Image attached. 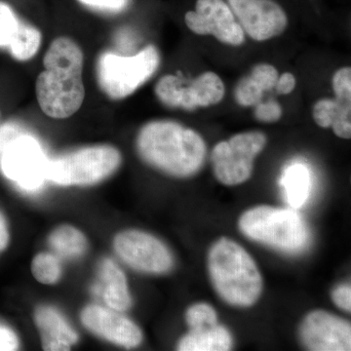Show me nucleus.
Returning a JSON list of instances; mask_svg holds the SVG:
<instances>
[{
    "label": "nucleus",
    "mask_w": 351,
    "mask_h": 351,
    "mask_svg": "<svg viewBox=\"0 0 351 351\" xmlns=\"http://www.w3.org/2000/svg\"><path fill=\"white\" fill-rule=\"evenodd\" d=\"M244 34L257 41L280 36L287 27V15L274 0H228Z\"/></svg>",
    "instance_id": "nucleus-11"
},
{
    "label": "nucleus",
    "mask_w": 351,
    "mask_h": 351,
    "mask_svg": "<svg viewBox=\"0 0 351 351\" xmlns=\"http://www.w3.org/2000/svg\"><path fill=\"white\" fill-rule=\"evenodd\" d=\"M32 272L39 283L53 285L61 278V263L56 256L49 253H40L32 260Z\"/></svg>",
    "instance_id": "nucleus-22"
},
{
    "label": "nucleus",
    "mask_w": 351,
    "mask_h": 351,
    "mask_svg": "<svg viewBox=\"0 0 351 351\" xmlns=\"http://www.w3.org/2000/svg\"><path fill=\"white\" fill-rule=\"evenodd\" d=\"M184 21L191 32L213 36L228 45H241L245 34L230 7L223 0H197L195 11H189Z\"/></svg>",
    "instance_id": "nucleus-10"
},
{
    "label": "nucleus",
    "mask_w": 351,
    "mask_h": 351,
    "mask_svg": "<svg viewBox=\"0 0 351 351\" xmlns=\"http://www.w3.org/2000/svg\"><path fill=\"white\" fill-rule=\"evenodd\" d=\"M280 186H282L286 201L293 209L304 206L313 186L311 170L304 163L291 164L283 171Z\"/></svg>",
    "instance_id": "nucleus-20"
},
{
    "label": "nucleus",
    "mask_w": 351,
    "mask_h": 351,
    "mask_svg": "<svg viewBox=\"0 0 351 351\" xmlns=\"http://www.w3.org/2000/svg\"><path fill=\"white\" fill-rule=\"evenodd\" d=\"M265 92L261 85L249 75L240 80L235 88V100L242 107H252L260 103Z\"/></svg>",
    "instance_id": "nucleus-23"
},
{
    "label": "nucleus",
    "mask_w": 351,
    "mask_h": 351,
    "mask_svg": "<svg viewBox=\"0 0 351 351\" xmlns=\"http://www.w3.org/2000/svg\"><path fill=\"white\" fill-rule=\"evenodd\" d=\"M300 335L302 343L313 351H350V322L326 311H315L302 321Z\"/></svg>",
    "instance_id": "nucleus-13"
},
{
    "label": "nucleus",
    "mask_w": 351,
    "mask_h": 351,
    "mask_svg": "<svg viewBox=\"0 0 351 351\" xmlns=\"http://www.w3.org/2000/svg\"><path fill=\"white\" fill-rule=\"evenodd\" d=\"M295 86V76L290 73H283L280 78L277 80L276 88L279 94H290Z\"/></svg>",
    "instance_id": "nucleus-30"
},
{
    "label": "nucleus",
    "mask_w": 351,
    "mask_h": 351,
    "mask_svg": "<svg viewBox=\"0 0 351 351\" xmlns=\"http://www.w3.org/2000/svg\"><path fill=\"white\" fill-rule=\"evenodd\" d=\"M9 239L10 235H9L8 225H7L5 217L0 212V253L5 250L8 246Z\"/></svg>",
    "instance_id": "nucleus-31"
},
{
    "label": "nucleus",
    "mask_w": 351,
    "mask_h": 351,
    "mask_svg": "<svg viewBox=\"0 0 351 351\" xmlns=\"http://www.w3.org/2000/svg\"><path fill=\"white\" fill-rule=\"evenodd\" d=\"M225 92L223 80L212 71L202 73L189 86L175 75L164 85L162 101L168 108L195 110L197 108L217 105L223 100Z\"/></svg>",
    "instance_id": "nucleus-12"
},
{
    "label": "nucleus",
    "mask_w": 351,
    "mask_h": 351,
    "mask_svg": "<svg viewBox=\"0 0 351 351\" xmlns=\"http://www.w3.org/2000/svg\"><path fill=\"white\" fill-rule=\"evenodd\" d=\"M117 255L134 269L145 274H165L172 269V254L160 241L140 230H124L115 237Z\"/></svg>",
    "instance_id": "nucleus-9"
},
{
    "label": "nucleus",
    "mask_w": 351,
    "mask_h": 351,
    "mask_svg": "<svg viewBox=\"0 0 351 351\" xmlns=\"http://www.w3.org/2000/svg\"><path fill=\"white\" fill-rule=\"evenodd\" d=\"M232 338L225 327L217 324L191 328L178 346L181 351H226L232 350Z\"/></svg>",
    "instance_id": "nucleus-18"
},
{
    "label": "nucleus",
    "mask_w": 351,
    "mask_h": 351,
    "mask_svg": "<svg viewBox=\"0 0 351 351\" xmlns=\"http://www.w3.org/2000/svg\"><path fill=\"white\" fill-rule=\"evenodd\" d=\"M43 34L24 22L12 7L0 1V48L8 50L14 59L29 61L40 48Z\"/></svg>",
    "instance_id": "nucleus-15"
},
{
    "label": "nucleus",
    "mask_w": 351,
    "mask_h": 351,
    "mask_svg": "<svg viewBox=\"0 0 351 351\" xmlns=\"http://www.w3.org/2000/svg\"><path fill=\"white\" fill-rule=\"evenodd\" d=\"M239 226L254 241L288 254L301 253L311 240L308 226L294 209L254 207L240 217Z\"/></svg>",
    "instance_id": "nucleus-4"
},
{
    "label": "nucleus",
    "mask_w": 351,
    "mask_h": 351,
    "mask_svg": "<svg viewBox=\"0 0 351 351\" xmlns=\"http://www.w3.org/2000/svg\"><path fill=\"white\" fill-rule=\"evenodd\" d=\"M267 145L262 132L237 134L228 141L219 143L212 152L215 177L226 186H237L250 179L254 160Z\"/></svg>",
    "instance_id": "nucleus-8"
},
{
    "label": "nucleus",
    "mask_w": 351,
    "mask_h": 351,
    "mask_svg": "<svg viewBox=\"0 0 351 351\" xmlns=\"http://www.w3.org/2000/svg\"><path fill=\"white\" fill-rule=\"evenodd\" d=\"M82 321L89 331L114 345L132 348L142 343L140 328L119 311L92 304L83 309Z\"/></svg>",
    "instance_id": "nucleus-14"
},
{
    "label": "nucleus",
    "mask_w": 351,
    "mask_h": 351,
    "mask_svg": "<svg viewBox=\"0 0 351 351\" xmlns=\"http://www.w3.org/2000/svg\"><path fill=\"white\" fill-rule=\"evenodd\" d=\"M336 99H323L313 107V119L322 128L332 127L339 138L351 137V88H334Z\"/></svg>",
    "instance_id": "nucleus-16"
},
{
    "label": "nucleus",
    "mask_w": 351,
    "mask_h": 351,
    "mask_svg": "<svg viewBox=\"0 0 351 351\" xmlns=\"http://www.w3.org/2000/svg\"><path fill=\"white\" fill-rule=\"evenodd\" d=\"M282 108L277 101H270L267 103L258 104L255 110V117L258 121L272 123L280 119Z\"/></svg>",
    "instance_id": "nucleus-26"
},
{
    "label": "nucleus",
    "mask_w": 351,
    "mask_h": 351,
    "mask_svg": "<svg viewBox=\"0 0 351 351\" xmlns=\"http://www.w3.org/2000/svg\"><path fill=\"white\" fill-rule=\"evenodd\" d=\"M159 64L160 56L154 45H147L131 57L105 52L97 60V82L108 98L123 100L156 73Z\"/></svg>",
    "instance_id": "nucleus-5"
},
{
    "label": "nucleus",
    "mask_w": 351,
    "mask_h": 351,
    "mask_svg": "<svg viewBox=\"0 0 351 351\" xmlns=\"http://www.w3.org/2000/svg\"><path fill=\"white\" fill-rule=\"evenodd\" d=\"M186 320L189 329L218 323L216 311L213 307L204 302L193 304L189 307L186 313Z\"/></svg>",
    "instance_id": "nucleus-24"
},
{
    "label": "nucleus",
    "mask_w": 351,
    "mask_h": 351,
    "mask_svg": "<svg viewBox=\"0 0 351 351\" xmlns=\"http://www.w3.org/2000/svg\"><path fill=\"white\" fill-rule=\"evenodd\" d=\"M46 160L40 147L12 126L0 128V167L8 179L27 191L38 189L45 178Z\"/></svg>",
    "instance_id": "nucleus-7"
},
{
    "label": "nucleus",
    "mask_w": 351,
    "mask_h": 351,
    "mask_svg": "<svg viewBox=\"0 0 351 351\" xmlns=\"http://www.w3.org/2000/svg\"><path fill=\"white\" fill-rule=\"evenodd\" d=\"M43 69L36 82L39 108L50 119H66L85 100L84 54L80 44L68 36L51 43L43 57Z\"/></svg>",
    "instance_id": "nucleus-1"
},
{
    "label": "nucleus",
    "mask_w": 351,
    "mask_h": 351,
    "mask_svg": "<svg viewBox=\"0 0 351 351\" xmlns=\"http://www.w3.org/2000/svg\"><path fill=\"white\" fill-rule=\"evenodd\" d=\"M252 77L261 85L265 91L276 87L278 73L274 66L269 64H258L252 71Z\"/></svg>",
    "instance_id": "nucleus-25"
},
{
    "label": "nucleus",
    "mask_w": 351,
    "mask_h": 351,
    "mask_svg": "<svg viewBox=\"0 0 351 351\" xmlns=\"http://www.w3.org/2000/svg\"><path fill=\"white\" fill-rule=\"evenodd\" d=\"M136 145L145 163L173 177L195 175L206 156V145L199 134L167 120L143 126Z\"/></svg>",
    "instance_id": "nucleus-2"
},
{
    "label": "nucleus",
    "mask_w": 351,
    "mask_h": 351,
    "mask_svg": "<svg viewBox=\"0 0 351 351\" xmlns=\"http://www.w3.org/2000/svg\"><path fill=\"white\" fill-rule=\"evenodd\" d=\"M34 321L40 332L44 350H71L78 341L75 330L53 307H38L34 313Z\"/></svg>",
    "instance_id": "nucleus-17"
},
{
    "label": "nucleus",
    "mask_w": 351,
    "mask_h": 351,
    "mask_svg": "<svg viewBox=\"0 0 351 351\" xmlns=\"http://www.w3.org/2000/svg\"><path fill=\"white\" fill-rule=\"evenodd\" d=\"M80 1L88 6L110 11L121 10L127 3V0H80Z\"/></svg>",
    "instance_id": "nucleus-29"
},
{
    "label": "nucleus",
    "mask_w": 351,
    "mask_h": 351,
    "mask_svg": "<svg viewBox=\"0 0 351 351\" xmlns=\"http://www.w3.org/2000/svg\"><path fill=\"white\" fill-rule=\"evenodd\" d=\"M49 243L60 255L68 258H76L87 250L86 237L77 228L66 225L56 228L49 237Z\"/></svg>",
    "instance_id": "nucleus-21"
},
{
    "label": "nucleus",
    "mask_w": 351,
    "mask_h": 351,
    "mask_svg": "<svg viewBox=\"0 0 351 351\" xmlns=\"http://www.w3.org/2000/svg\"><path fill=\"white\" fill-rule=\"evenodd\" d=\"M101 276L105 283L104 300L110 308L123 313L130 308L132 301L125 274L110 260L101 263Z\"/></svg>",
    "instance_id": "nucleus-19"
},
{
    "label": "nucleus",
    "mask_w": 351,
    "mask_h": 351,
    "mask_svg": "<svg viewBox=\"0 0 351 351\" xmlns=\"http://www.w3.org/2000/svg\"><path fill=\"white\" fill-rule=\"evenodd\" d=\"M332 302L343 311L350 313L351 311V288L350 285L339 286L332 291Z\"/></svg>",
    "instance_id": "nucleus-27"
},
{
    "label": "nucleus",
    "mask_w": 351,
    "mask_h": 351,
    "mask_svg": "<svg viewBox=\"0 0 351 351\" xmlns=\"http://www.w3.org/2000/svg\"><path fill=\"white\" fill-rule=\"evenodd\" d=\"M121 160L119 149L112 145L83 147L47 160L45 178L60 186H92L112 176Z\"/></svg>",
    "instance_id": "nucleus-6"
},
{
    "label": "nucleus",
    "mask_w": 351,
    "mask_h": 351,
    "mask_svg": "<svg viewBox=\"0 0 351 351\" xmlns=\"http://www.w3.org/2000/svg\"><path fill=\"white\" fill-rule=\"evenodd\" d=\"M19 341L12 330L0 325V350H16Z\"/></svg>",
    "instance_id": "nucleus-28"
},
{
    "label": "nucleus",
    "mask_w": 351,
    "mask_h": 351,
    "mask_svg": "<svg viewBox=\"0 0 351 351\" xmlns=\"http://www.w3.org/2000/svg\"><path fill=\"white\" fill-rule=\"evenodd\" d=\"M208 270L215 290L228 304L249 307L260 299L263 278L255 261L232 240L219 239L208 254Z\"/></svg>",
    "instance_id": "nucleus-3"
}]
</instances>
